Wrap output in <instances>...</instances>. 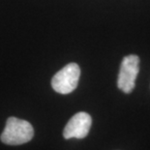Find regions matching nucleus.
Instances as JSON below:
<instances>
[{"instance_id":"f257e3e1","label":"nucleus","mask_w":150,"mask_h":150,"mask_svg":"<svg viewBox=\"0 0 150 150\" xmlns=\"http://www.w3.org/2000/svg\"><path fill=\"white\" fill-rule=\"evenodd\" d=\"M34 137L32 125L26 120L9 117L0 139L7 145H21L29 142Z\"/></svg>"},{"instance_id":"f03ea898","label":"nucleus","mask_w":150,"mask_h":150,"mask_svg":"<svg viewBox=\"0 0 150 150\" xmlns=\"http://www.w3.org/2000/svg\"><path fill=\"white\" fill-rule=\"evenodd\" d=\"M79 76V66L76 63H69L53 76L52 87L59 94H70L78 87Z\"/></svg>"},{"instance_id":"7ed1b4c3","label":"nucleus","mask_w":150,"mask_h":150,"mask_svg":"<svg viewBox=\"0 0 150 150\" xmlns=\"http://www.w3.org/2000/svg\"><path fill=\"white\" fill-rule=\"evenodd\" d=\"M139 72V57L130 54L123 58L117 79V87L124 93H131L136 85V79Z\"/></svg>"},{"instance_id":"20e7f679","label":"nucleus","mask_w":150,"mask_h":150,"mask_svg":"<svg viewBox=\"0 0 150 150\" xmlns=\"http://www.w3.org/2000/svg\"><path fill=\"white\" fill-rule=\"evenodd\" d=\"M91 125L92 118L87 112H78L68 121L63 131V137L66 139H84L88 135Z\"/></svg>"}]
</instances>
